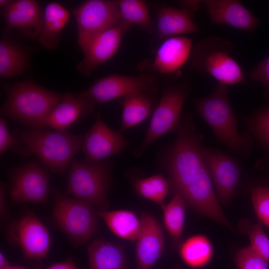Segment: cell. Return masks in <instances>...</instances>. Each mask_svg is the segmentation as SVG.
I'll list each match as a JSON object with an SVG mask.
<instances>
[{"mask_svg": "<svg viewBox=\"0 0 269 269\" xmlns=\"http://www.w3.org/2000/svg\"><path fill=\"white\" fill-rule=\"evenodd\" d=\"M176 131L174 142L162 151L160 158L171 190L195 211L231 228L215 193L203 146L190 114L181 116Z\"/></svg>", "mask_w": 269, "mask_h": 269, "instance_id": "1", "label": "cell"}, {"mask_svg": "<svg viewBox=\"0 0 269 269\" xmlns=\"http://www.w3.org/2000/svg\"><path fill=\"white\" fill-rule=\"evenodd\" d=\"M26 154H34L52 172L64 174L81 149L83 135L67 131H47L30 128L14 134Z\"/></svg>", "mask_w": 269, "mask_h": 269, "instance_id": "2", "label": "cell"}, {"mask_svg": "<svg viewBox=\"0 0 269 269\" xmlns=\"http://www.w3.org/2000/svg\"><path fill=\"white\" fill-rule=\"evenodd\" d=\"M63 96L30 81L19 82L8 89L1 113L31 128L46 130L47 119Z\"/></svg>", "mask_w": 269, "mask_h": 269, "instance_id": "3", "label": "cell"}, {"mask_svg": "<svg viewBox=\"0 0 269 269\" xmlns=\"http://www.w3.org/2000/svg\"><path fill=\"white\" fill-rule=\"evenodd\" d=\"M232 44L218 36L204 38L193 47L189 61L198 72L209 75L227 85L245 82L239 63L232 56Z\"/></svg>", "mask_w": 269, "mask_h": 269, "instance_id": "4", "label": "cell"}, {"mask_svg": "<svg viewBox=\"0 0 269 269\" xmlns=\"http://www.w3.org/2000/svg\"><path fill=\"white\" fill-rule=\"evenodd\" d=\"M228 85L218 83L206 97L196 100L198 114L208 124L218 140L237 152L246 151L249 141L238 131L237 121L228 96Z\"/></svg>", "mask_w": 269, "mask_h": 269, "instance_id": "5", "label": "cell"}, {"mask_svg": "<svg viewBox=\"0 0 269 269\" xmlns=\"http://www.w3.org/2000/svg\"><path fill=\"white\" fill-rule=\"evenodd\" d=\"M52 216L58 228L74 247L83 245L95 236L98 217L93 205L70 197L58 190L53 192Z\"/></svg>", "mask_w": 269, "mask_h": 269, "instance_id": "6", "label": "cell"}, {"mask_svg": "<svg viewBox=\"0 0 269 269\" xmlns=\"http://www.w3.org/2000/svg\"><path fill=\"white\" fill-rule=\"evenodd\" d=\"M112 168L109 160L97 163L73 160L68 174L67 194L106 210Z\"/></svg>", "mask_w": 269, "mask_h": 269, "instance_id": "7", "label": "cell"}, {"mask_svg": "<svg viewBox=\"0 0 269 269\" xmlns=\"http://www.w3.org/2000/svg\"><path fill=\"white\" fill-rule=\"evenodd\" d=\"M189 92L187 83L169 85L164 88L142 142L133 151L135 157L141 155L146 148L160 136L176 131Z\"/></svg>", "mask_w": 269, "mask_h": 269, "instance_id": "8", "label": "cell"}, {"mask_svg": "<svg viewBox=\"0 0 269 269\" xmlns=\"http://www.w3.org/2000/svg\"><path fill=\"white\" fill-rule=\"evenodd\" d=\"M5 236L7 241L19 247L26 259L32 263H41L49 252L50 234L31 211L25 212L11 222L5 230Z\"/></svg>", "mask_w": 269, "mask_h": 269, "instance_id": "9", "label": "cell"}, {"mask_svg": "<svg viewBox=\"0 0 269 269\" xmlns=\"http://www.w3.org/2000/svg\"><path fill=\"white\" fill-rule=\"evenodd\" d=\"M74 16L82 50L98 35L123 22L118 1L115 0H86L75 10Z\"/></svg>", "mask_w": 269, "mask_h": 269, "instance_id": "10", "label": "cell"}, {"mask_svg": "<svg viewBox=\"0 0 269 269\" xmlns=\"http://www.w3.org/2000/svg\"><path fill=\"white\" fill-rule=\"evenodd\" d=\"M158 91L156 78L151 75L137 76L113 74L96 81L87 90L79 93L94 102L105 103L130 94Z\"/></svg>", "mask_w": 269, "mask_h": 269, "instance_id": "11", "label": "cell"}, {"mask_svg": "<svg viewBox=\"0 0 269 269\" xmlns=\"http://www.w3.org/2000/svg\"><path fill=\"white\" fill-rule=\"evenodd\" d=\"M9 195L18 203H46L49 192V175L36 161L28 162L15 169L10 177Z\"/></svg>", "mask_w": 269, "mask_h": 269, "instance_id": "12", "label": "cell"}, {"mask_svg": "<svg viewBox=\"0 0 269 269\" xmlns=\"http://www.w3.org/2000/svg\"><path fill=\"white\" fill-rule=\"evenodd\" d=\"M128 146L123 133L110 129L98 115L94 124L83 136L81 149L85 155V160L97 163L122 152Z\"/></svg>", "mask_w": 269, "mask_h": 269, "instance_id": "13", "label": "cell"}, {"mask_svg": "<svg viewBox=\"0 0 269 269\" xmlns=\"http://www.w3.org/2000/svg\"><path fill=\"white\" fill-rule=\"evenodd\" d=\"M202 153L215 185L218 200L226 204L234 196L240 183L238 163L233 157L209 147L203 146Z\"/></svg>", "mask_w": 269, "mask_h": 269, "instance_id": "14", "label": "cell"}, {"mask_svg": "<svg viewBox=\"0 0 269 269\" xmlns=\"http://www.w3.org/2000/svg\"><path fill=\"white\" fill-rule=\"evenodd\" d=\"M212 24L229 26L253 32L260 20L239 0H204L201 1Z\"/></svg>", "mask_w": 269, "mask_h": 269, "instance_id": "15", "label": "cell"}, {"mask_svg": "<svg viewBox=\"0 0 269 269\" xmlns=\"http://www.w3.org/2000/svg\"><path fill=\"white\" fill-rule=\"evenodd\" d=\"M127 31L123 21L96 36L82 50L84 57L77 66L78 70L85 76H89L96 67L112 58Z\"/></svg>", "mask_w": 269, "mask_h": 269, "instance_id": "16", "label": "cell"}, {"mask_svg": "<svg viewBox=\"0 0 269 269\" xmlns=\"http://www.w3.org/2000/svg\"><path fill=\"white\" fill-rule=\"evenodd\" d=\"M141 228L136 240V269H151L161 257L164 237L160 223L152 216L143 212L140 216Z\"/></svg>", "mask_w": 269, "mask_h": 269, "instance_id": "17", "label": "cell"}, {"mask_svg": "<svg viewBox=\"0 0 269 269\" xmlns=\"http://www.w3.org/2000/svg\"><path fill=\"white\" fill-rule=\"evenodd\" d=\"M192 48V41L188 37L167 38L157 49L154 59L140 66L142 69L146 68L162 74H174L189 60Z\"/></svg>", "mask_w": 269, "mask_h": 269, "instance_id": "18", "label": "cell"}, {"mask_svg": "<svg viewBox=\"0 0 269 269\" xmlns=\"http://www.w3.org/2000/svg\"><path fill=\"white\" fill-rule=\"evenodd\" d=\"M2 14L7 30L18 28L30 38L38 37L42 26L44 14L36 1H12L3 8Z\"/></svg>", "mask_w": 269, "mask_h": 269, "instance_id": "19", "label": "cell"}, {"mask_svg": "<svg viewBox=\"0 0 269 269\" xmlns=\"http://www.w3.org/2000/svg\"><path fill=\"white\" fill-rule=\"evenodd\" d=\"M94 104L95 102L87 97L66 93L49 115L47 126L54 130L66 131L76 120L90 115Z\"/></svg>", "mask_w": 269, "mask_h": 269, "instance_id": "20", "label": "cell"}, {"mask_svg": "<svg viewBox=\"0 0 269 269\" xmlns=\"http://www.w3.org/2000/svg\"><path fill=\"white\" fill-rule=\"evenodd\" d=\"M193 17L184 9L171 6H163L157 13L156 30L165 38L192 33L199 31Z\"/></svg>", "mask_w": 269, "mask_h": 269, "instance_id": "21", "label": "cell"}, {"mask_svg": "<svg viewBox=\"0 0 269 269\" xmlns=\"http://www.w3.org/2000/svg\"><path fill=\"white\" fill-rule=\"evenodd\" d=\"M90 269H125L126 258L119 245L97 239L87 249Z\"/></svg>", "mask_w": 269, "mask_h": 269, "instance_id": "22", "label": "cell"}, {"mask_svg": "<svg viewBox=\"0 0 269 269\" xmlns=\"http://www.w3.org/2000/svg\"><path fill=\"white\" fill-rule=\"evenodd\" d=\"M153 94L137 92L120 98L123 108L120 130L121 133L141 123L153 114L156 107Z\"/></svg>", "mask_w": 269, "mask_h": 269, "instance_id": "23", "label": "cell"}, {"mask_svg": "<svg viewBox=\"0 0 269 269\" xmlns=\"http://www.w3.org/2000/svg\"><path fill=\"white\" fill-rule=\"evenodd\" d=\"M43 22L38 36L40 43L48 49L57 47L60 41V33L67 23L69 12L56 2L48 3L43 12Z\"/></svg>", "mask_w": 269, "mask_h": 269, "instance_id": "24", "label": "cell"}, {"mask_svg": "<svg viewBox=\"0 0 269 269\" xmlns=\"http://www.w3.org/2000/svg\"><path fill=\"white\" fill-rule=\"evenodd\" d=\"M109 229L118 237L131 241H136L141 228L140 218L133 211L119 210L96 211Z\"/></svg>", "mask_w": 269, "mask_h": 269, "instance_id": "25", "label": "cell"}, {"mask_svg": "<svg viewBox=\"0 0 269 269\" xmlns=\"http://www.w3.org/2000/svg\"><path fill=\"white\" fill-rule=\"evenodd\" d=\"M179 254L182 260L189 267L194 268L206 265L213 255V246L205 236H193L179 246Z\"/></svg>", "mask_w": 269, "mask_h": 269, "instance_id": "26", "label": "cell"}, {"mask_svg": "<svg viewBox=\"0 0 269 269\" xmlns=\"http://www.w3.org/2000/svg\"><path fill=\"white\" fill-rule=\"evenodd\" d=\"M185 209L186 202L178 194H174L162 209L164 226L174 247H179L182 244Z\"/></svg>", "mask_w": 269, "mask_h": 269, "instance_id": "27", "label": "cell"}, {"mask_svg": "<svg viewBox=\"0 0 269 269\" xmlns=\"http://www.w3.org/2000/svg\"><path fill=\"white\" fill-rule=\"evenodd\" d=\"M118 3L123 23L128 30L134 24L148 33H153L154 24L145 1L140 0H121L118 1Z\"/></svg>", "mask_w": 269, "mask_h": 269, "instance_id": "28", "label": "cell"}, {"mask_svg": "<svg viewBox=\"0 0 269 269\" xmlns=\"http://www.w3.org/2000/svg\"><path fill=\"white\" fill-rule=\"evenodd\" d=\"M27 61L24 54L12 43L2 39L0 41V76L7 78L22 73Z\"/></svg>", "mask_w": 269, "mask_h": 269, "instance_id": "29", "label": "cell"}, {"mask_svg": "<svg viewBox=\"0 0 269 269\" xmlns=\"http://www.w3.org/2000/svg\"><path fill=\"white\" fill-rule=\"evenodd\" d=\"M134 188L140 196L158 204L162 210L167 195L169 182L163 175L155 174L145 178H138L134 182Z\"/></svg>", "mask_w": 269, "mask_h": 269, "instance_id": "30", "label": "cell"}, {"mask_svg": "<svg viewBox=\"0 0 269 269\" xmlns=\"http://www.w3.org/2000/svg\"><path fill=\"white\" fill-rule=\"evenodd\" d=\"M238 228L240 231L248 235L252 249L269 264V238L261 223L254 224L249 219H243L239 222Z\"/></svg>", "mask_w": 269, "mask_h": 269, "instance_id": "31", "label": "cell"}, {"mask_svg": "<svg viewBox=\"0 0 269 269\" xmlns=\"http://www.w3.org/2000/svg\"><path fill=\"white\" fill-rule=\"evenodd\" d=\"M255 213L260 220L269 227V188L257 187L251 192Z\"/></svg>", "mask_w": 269, "mask_h": 269, "instance_id": "32", "label": "cell"}, {"mask_svg": "<svg viewBox=\"0 0 269 269\" xmlns=\"http://www.w3.org/2000/svg\"><path fill=\"white\" fill-rule=\"evenodd\" d=\"M235 261L239 269H269L268 263L250 246L238 251Z\"/></svg>", "mask_w": 269, "mask_h": 269, "instance_id": "33", "label": "cell"}, {"mask_svg": "<svg viewBox=\"0 0 269 269\" xmlns=\"http://www.w3.org/2000/svg\"><path fill=\"white\" fill-rule=\"evenodd\" d=\"M248 76L252 80L261 84L269 94V56L258 63L248 73Z\"/></svg>", "mask_w": 269, "mask_h": 269, "instance_id": "34", "label": "cell"}, {"mask_svg": "<svg viewBox=\"0 0 269 269\" xmlns=\"http://www.w3.org/2000/svg\"><path fill=\"white\" fill-rule=\"evenodd\" d=\"M252 122L251 127L256 134L269 144V108L260 113Z\"/></svg>", "mask_w": 269, "mask_h": 269, "instance_id": "35", "label": "cell"}, {"mask_svg": "<svg viewBox=\"0 0 269 269\" xmlns=\"http://www.w3.org/2000/svg\"><path fill=\"white\" fill-rule=\"evenodd\" d=\"M20 140L9 134L6 122L2 117L0 119V154H2L8 148L16 149L20 146Z\"/></svg>", "mask_w": 269, "mask_h": 269, "instance_id": "36", "label": "cell"}, {"mask_svg": "<svg viewBox=\"0 0 269 269\" xmlns=\"http://www.w3.org/2000/svg\"><path fill=\"white\" fill-rule=\"evenodd\" d=\"M202 0H181L179 1L180 8L186 10L192 17L200 8Z\"/></svg>", "mask_w": 269, "mask_h": 269, "instance_id": "37", "label": "cell"}, {"mask_svg": "<svg viewBox=\"0 0 269 269\" xmlns=\"http://www.w3.org/2000/svg\"><path fill=\"white\" fill-rule=\"evenodd\" d=\"M46 269H78V268L72 260L68 259L64 262L54 264Z\"/></svg>", "mask_w": 269, "mask_h": 269, "instance_id": "38", "label": "cell"}, {"mask_svg": "<svg viewBox=\"0 0 269 269\" xmlns=\"http://www.w3.org/2000/svg\"><path fill=\"white\" fill-rule=\"evenodd\" d=\"M6 188L3 183H0V213L1 217H3L6 211Z\"/></svg>", "mask_w": 269, "mask_h": 269, "instance_id": "39", "label": "cell"}, {"mask_svg": "<svg viewBox=\"0 0 269 269\" xmlns=\"http://www.w3.org/2000/svg\"><path fill=\"white\" fill-rule=\"evenodd\" d=\"M10 264L9 262L4 256L3 254L0 252V269H3L9 266Z\"/></svg>", "mask_w": 269, "mask_h": 269, "instance_id": "40", "label": "cell"}, {"mask_svg": "<svg viewBox=\"0 0 269 269\" xmlns=\"http://www.w3.org/2000/svg\"><path fill=\"white\" fill-rule=\"evenodd\" d=\"M12 1L9 0H0V7H5L10 3Z\"/></svg>", "mask_w": 269, "mask_h": 269, "instance_id": "41", "label": "cell"}, {"mask_svg": "<svg viewBox=\"0 0 269 269\" xmlns=\"http://www.w3.org/2000/svg\"><path fill=\"white\" fill-rule=\"evenodd\" d=\"M3 269H28L22 266L10 265L8 267Z\"/></svg>", "mask_w": 269, "mask_h": 269, "instance_id": "42", "label": "cell"}]
</instances>
